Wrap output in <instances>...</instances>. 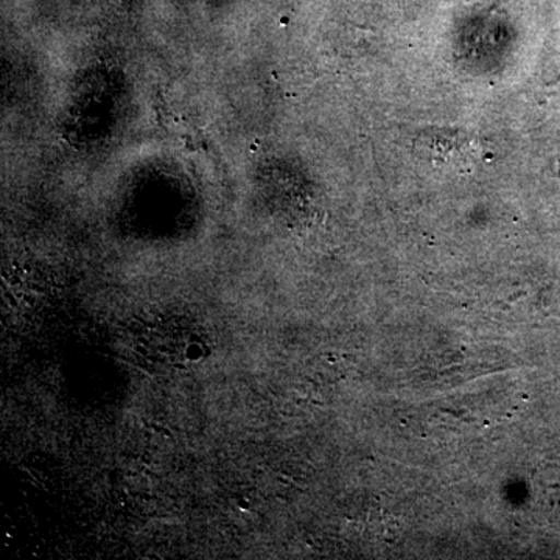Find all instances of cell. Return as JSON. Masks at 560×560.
Returning <instances> with one entry per match:
<instances>
[{"label":"cell","mask_w":560,"mask_h":560,"mask_svg":"<svg viewBox=\"0 0 560 560\" xmlns=\"http://www.w3.org/2000/svg\"><path fill=\"white\" fill-rule=\"evenodd\" d=\"M416 149L436 168L467 173L481 156L478 142L459 131H431L416 140Z\"/></svg>","instance_id":"6da1fadb"}]
</instances>
